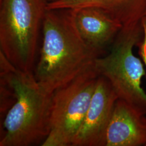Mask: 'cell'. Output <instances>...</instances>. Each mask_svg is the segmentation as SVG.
Listing matches in <instances>:
<instances>
[{"mask_svg":"<svg viewBox=\"0 0 146 146\" xmlns=\"http://www.w3.org/2000/svg\"><path fill=\"white\" fill-rule=\"evenodd\" d=\"M43 43L35 72L38 83L53 93L95 66L102 56L84 42L70 10H47L42 20Z\"/></svg>","mask_w":146,"mask_h":146,"instance_id":"6da1fadb","label":"cell"},{"mask_svg":"<svg viewBox=\"0 0 146 146\" xmlns=\"http://www.w3.org/2000/svg\"><path fill=\"white\" fill-rule=\"evenodd\" d=\"M0 69L7 74L16 96L3 122L0 146H28L43 142L49 133L53 93L39 84L31 72L15 67L1 51Z\"/></svg>","mask_w":146,"mask_h":146,"instance_id":"7a4b0ae2","label":"cell"},{"mask_svg":"<svg viewBox=\"0 0 146 146\" xmlns=\"http://www.w3.org/2000/svg\"><path fill=\"white\" fill-rule=\"evenodd\" d=\"M142 37V23L122 27L110 52L96 59L95 68L109 81L119 99L146 115V92L141 86L146 70L142 60L133 52Z\"/></svg>","mask_w":146,"mask_h":146,"instance_id":"3957f363","label":"cell"},{"mask_svg":"<svg viewBox=\"0 0 146 146\" xmlns=\"http://www.w3.org/2000/svg\"><path fill=\"white\" fill-rule=\"evenodd\" d=\"M0 51L16 68L31 72L44 0H1Z\"/></svg>","mask_w":146,"mask_h":146,"instance_id":"277c9868","label":"cell"},{"mask_svg":"<svg viewBox=\"0 0 146 146\" xmlns=\"http://www.w3.org/2000/svg\"><path fill=\"white\" fill-rule=\"evenodd\" d=\"M99 76L94 66L53 92L49 133L42 146H72L88 109Z\"/></svg>","mask_w":146,"mask_h":146,"instance_id":"5b68a950","label":"cell"},{"mask_svg":"<svg viewBox=\"0 0 146 146\" xmlns=\"http://www.w3.org/2000/svg\"><path fill=\"white\" fill-rule=\"evenodd\" d=\"M118 99L109 81L99 76L88 109L72 146H104L107 128Z\"/></svg>","mask_w":146,"mask_h":146,"instance_id":"8992f818","label":"cell"},{"mask_svg":"<svg viewBox=\"0 0 146 146\" xmlns=\"http://www.w3.org/2000/svg\"><path fill=\"white\" fill-rule=\"evenodd\" d=\"M146 146V115L125 101L115 102L104 146Z\"/></svg>","mask_w":146,"mask_h":146,"instance_id":"52a82bcc","label":"cell"},{"mask_svg":"<svg viewBox=\"0 0 146 146\" xmlns=\"http://www.w3.org/2000/svg\"><path fill=\"white\" fill-rule=\"evenodd\" d=\"M69 10L84 42L103 55L104 49L114 42L122 26L97 8L84 7Z\"/></svg>","mask_w":146,"mask_h":146,"instance_id":"ba28073f","label":"cell"},{"mask_svg":"<svg viewBox=\"0 0 146 146\" xmlns=\"http://www.w3.org/2000/svg\"><path fill=\"white\" fill-rule=\"evenodd\" d=\"M47 10H69L92 7L104 11L125 27L142 23L146 0H55L46 3Z\"/></svg>","mask_w":146,"mask_h":146,"instance_id":"9c48e42d","label":"cell"},{"mask_svg":"<svg viewBox=\"0 0 146 146\" xmlns=\"http://www.w3.org/2000/svg\"><path fill=\"white\" fill-rule=\"evenodd\" d=\"M143 28V37L141 43L138 46L139 48V54L146 67V17L144 16L142 20Z\"/></svg>","mask_w":146,"mask_h":146,"instance_id":"30bf717a","label":"cell"},{"mask_svg":"<svg viewBox=\"0 0 146 146\" xmlns=\"http://www.w3.org/2000/svg\"><path fill=\"white\" fill-rule=\"evenodd\" d=\"M44 1H46V0H44ZM47 1H48V2H52V1H55V0H47Z\"/></svg>","mask_w":146,"mask_h":146,"instance_id":"8fae6325","label":"cell"},{"mask_svg":"<svg viewBox=\"0 0 146 146\" xmlns=\"http://www.w3.org/2000/svg\"><path fill=\"white\" fill-rule=\"evenodd\" d=\"M145 16H146V13H145Z\"/></svg>","mask_w":146,"mask_h":146,"instance_id":"7c38bea8","label":"cell"},{"mask_svg":"<svg viewBox=\"0 0 146 146\" xmlns=\"http://www.w3.org/2000/svg\"><path fill=\"white\" fill-rule=\"evenodd\" d=\"M0 1H1V0H0Z\"/></svg>","mask_w":146,"mask_h":146,"instance_id":"4fadbf2b","label":"cell"}]
</instances>
